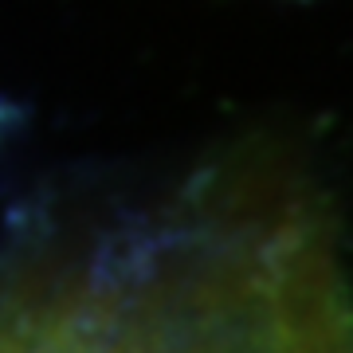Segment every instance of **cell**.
I'll return each mask as SVG.
<instances>
[{
    "label": "cell",
    "instance_id": "1",
    "mask_svg": "<svg viewBox=\"0 0 353 353\" xmlns=\"http://www.w3.org/2000/svg\"><path fill=\"white\" fill-rule=\"evenodd\" d=\"M0 353H350V322L334 255L294 216L20 290L0 303Z\"/></svg>",
    "mask_w": 353,
    "mask_h": 353
}]
</instances>
